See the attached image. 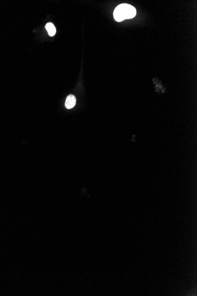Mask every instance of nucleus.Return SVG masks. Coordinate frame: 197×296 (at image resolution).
<instances>
[{"mask_svg": "<svg viewBox=\"0 0 197 296\" xmlns=\"http://www.w3.org/2000/svg\"><path fill=\"white\" fill-rule=\"evenodd\" d=\"M137 14L135 8L128 4H122L115 8L113 12L114 18L117 21H122L126 19H131Z\"/></svg>", "mask_w": 197, "mask_h": 296, "instance_id": "obj_1", "label": "nucleus"}, {"mask_svg": "<svg viewBox=\"0 0 197 296\" xmlns=\"http://www.w3.org/2000/svg\"><path fill=\"white\" fill-rule=\"evenodd\" d=\"M76 103V98L73 95H69L66 100L65 106L67 109H71L73 108Z\"/></svg>", "mask_w": 197, "mask_h": 296, "instance_id": "obj_2", "label": "nucleus"}, {"mask_svg": "<svg viewBox=\"0 0 197 296\" xmlns=\"http://www.w3.org/2000/svg\"><path fill=\"white\" fill-rule=\"evenodd\" d=\"M46 30L50 36H54L56 33V29L54 24L51 23H48L46 25Z\"/></svg>", "mask_w": 197, "mask_h": 296, "instance_id": "obj_3", "label": "nucleus"}]
</instances>
